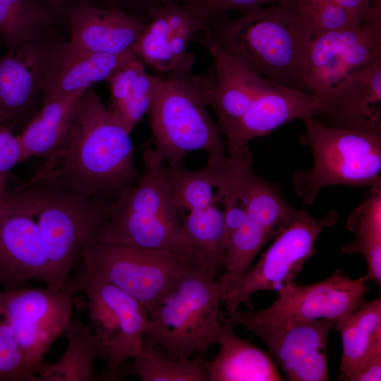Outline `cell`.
I'll return each instance as SVG.
<instances>
[{
  "mask_svg": "<svg viewBox=\"0 0 381 381\" xmlns=\"http://www.w3.org/2000/svg\"><path fill=\"white\" fill-rule=\"evenodd\" d=\"M131 133L87 89L66 141L29 180H45L88 200L111 203L137 181Z\"/></svg>",
  "mask_w": 381,
  "mask_h": 381,
  "instance_id": "obj_1",
  "label": "cell"
},
{
  "mask_svg": "<svg viewBox=\"0 0 381 381\" xmlns=\"http://www.w3.org/2000/svg\"><path fill=\"white\" fill-rule=\"evenodd\" d=\"M247 70L276 84L303 90L313 36L294 3L274 4L210 19L200 32Z\"/></svg>",
  "mask_w": 381,
  "mask_h": 381,
  "instance_id": "obj_2",
  "label": "cell"
},
{
  "mask_svg": "<svg viewBox=\"0 0 381 381\" xmlns=\"http://www.w3.org/2000/svg\"><path fill=\"white\" fill-rule=\"evenodd\" d=\"M215 80L214 66L200 75L187 71L162 75L147 113L150 145L169 166H182L190 152L198 150L207 152L209 159L225 157L222 133L206 109Z\"/></svg>",
  "mask_w": 381,
  "mask_h": 381,
  "instance_id": "obj_3",
  "label": "cell"
},
{
  "mask_svg": "<svg viewBox=\"0 0 381 381\" xmlns=\"http://www.w3.org/2000/svg\"><path fill=\"white\" fill-rule=\"evenodd\" d=\"M14 190L36 221L48 262V286L67 287L82 249L96 242L110 203L83 198L45 180H28Z\"/></svg>",
  "mask_w": 381,
  "mask_h": 381,
  "instance_id": "obj_4",
  "label": "cell"
},
{
  "mask_svg": "<svg viewBox=\"0 0 381 381\" xmlns=\"http://www.w3.org/2000/svg\"><path fill=\"white\" fill-rule=\"evenodd\" d=\"M221 298L216 277L193 265L149 313L144 346L173 359L203 353L218 341Z\"/></svg>",
  "mask_w": 381,
  "mask_h": 381,
  "instance_id": "obj_5",
  "label": "cell"
},
{
  "mask_svg": "<svg viewBox=\"0 0 381 381\" xmlns=\"http://www.w3.org/2000/svg\"><path fill=\"white\" fill-rule=\"evenodd\" d=\"M303 121L298 141L310 147L314 163L294 172V192L305 204L326 186L381 185V134L328 126L313 116Z\"/></svg>",
  "mask_w": 381,
  "mask_h": 381,
  "instance_id": "obj_6",
  "label": "cell"
},
{
  "mask_svg": "<svg viewBox=\"0 0 381 381\" xmlns=\"http://www.w3.org/2000/svg\"><path fill=\"white\" fill-rule=\"evenodd\" d=\"M81 273L99 277L133 297L149 313L194 265L171 252L94 242L80 258Z\"/></svg>",
  "mask_w": 381,
  "mask_h": 381,
  "instance_id": "obj_7",
  "label": "cell"
},
{
  "mask_svg": "<svg viewBox=\"0 0 381 381\" xmlns=\"http://www.w3.org/2000/svg\"><path fill=\"white\" fill-rule=\"evenodd\" d=\"M339 219L335 210L322 219L308 212L287 224L275 237L260 259L241 277L231 282L222 293L226 313H232L241 303L252 308V296L260 291H278L294 283L306 262L317 253L315 242L326 227Z\"/></svg>",
  "mask_w": 381,
  "mask_h": 381,
  "instance_id": "obj_8",
  "label": "cell"
},
{
  "mask_svg": "<svg viewBox=\"0 0 381 381\" xmlns=\"http://www.w3.org/2000/svg\"><path fill=\"white\" fill-rule=\"evenodd\" d=\"M68 286L83 294L91 327L102 348V358L111 373L144 349L149 315L131 296L99 277L80 273Z\"/></svg>",
  "mask_w": 381,
  "mask_h": 381,
  "instance_id": "obj_9",
  "label": "cell"
},
{
  "mask_svg": "<svg viewBox=\"0 0 381 381\" xmlns=\"http://www.w3.org/2000/svg\"><path fill=\"white\" fill-rule=\"evenodd\" d=\"M73 294L68 286L0 290V305L36 381L45 353L73 318Z\"/></svg>",
  "mask_w": 381,
  "mask_h": 381,
  "instance_id": "obj_10",
  "label": "cell"
},
{
  "mask_svg": "<svg viewBox=\"0 0 381 381\" xmlns=\"http://www.w3.org/2000/svg\"><path fill=\"white\" fill-rule=\"evenodd\" d=\"M224 315H221V321L241 325L264 342L288 380H329L327 339L335 321L293 319L266 323L248 318L238 308Z\"/></svg>",
  "mask_w": 381,
  "mask_h": 381,
  "instance_id": "obj_11",
  "label": "cell"
},
{
  "mask_svg": "<svg viewBox=\"0 0 381 381\" xmlns=\"http://www.w3.org/2000/svg\"><path fill=\"white\" fill-rule=\"evenodd\" d=\"M381 59V18L313 37L305 86L322 102L352 73Z\"/></svg>",
  "mask_w": 381,
  "mask_h": 381,
  "instance_id": "obj_12",
  "label": "cell"
},
{
  "mask_svg": "<svg viewBox=\"0 0 381 381\" xmlns=\"http://www.w3.org/2000/svg\"><path fill=\"white\" fill-rule=\"evenodd\" d=\"M368 291L363 277L352 279L337 270L325 279L310 285L288 284L277 291L279 296L270 306L244 313L266 323L293 319L336 321L365 303Z\"/></svg>",
  "mask_w": 381,
  "mask_h": 381,
  "instance_id": "obj_13",
  "label": "cell"
},
{
  "mask_svg": "<svg viewBox=\"0 0 381 381\" xmlns=\"http://www.w3.org/2000/svg\"><path fill=\"white\" fill-rule=\"evenodd\" d=\"M321 102L313 94L272 83L253 102L240 122L227 135L228 155L253 162L248 143L296 119L318 117Z\"/></svg>",
  "mask_w": 381,
  "mask_h": 381,
  "instance_id": "obj_14",
  "label": "cell"
},
{
  "mask_svg": "<svg viewBox=\"0 0 381 381\" xmlns=\"http://www.w3.org/2000/svg\"><path fill=\"white\" fill-rule=\"evenodd\" d=\"M71 39L67 43L80 50L125 55L135 46L150 22V16L115 7L82 5L69 16Z\"/></svg>",
  "mask_w": 381,
  "mask_h": 381,
  "instance_id": "obj_15",
  "label": "cell"
},
{
  "mask_svg": "<svg viewBox=\"0 0 381 381\" xmlns=\"http://www.w3.org/2000/svg\"><path fill=\"white\" fill-rule=\"evenodd\" d=\"M380 103L381 59L337 85L318 117L328 126L381 134Z\"/></svg>",
  "mask_w": 381,
  "mask_h": 381,
  "instance_id": "obj_16",
  "label": "cell"
},
{
  "mask_svg": "<svg viewBox=\"0 0 381 381\" xmlns=\"http://www.w3.org/2000/svg\"><path fill=\"white\" fill-rule=\"evenodd\" d=\"M31 42L0 56V124L27 123L38 111L48 60Z\"/></svg>",
  "mask_w": 381,
  "mask_h": 381,
  "instance_id": "obj_17",
  "label": "cell"
},
{
  "mask_svg": "<svg viewBox=\"0 0 381 381\" xmlns=\"http://www.w3.org/2000/svg\"><path fill=\"white\" fill-rule=\"evenodd\" d=\"M201 34L199 42L214 62L216 80L210 106L216 113L222 134L227 136L255 99L273 82L247 70L208 36Z\"/></svg>",
  "mask_w": 381,
  "mask_h": 381,
  "instance_id": "obj_18",
  "label": "cell"
},
{
  "mask_svg": "<svg viewBox=\"0 0 381 381\" xmlns=\"http://www.w3.org/2000/svg\"><path fill=\"white\" fill-rule=\"evenodd\" d=\"M96 242L166 250L193 262L181 220L118 211L110 204Z\"/></svg>",
  "mask_w": 381,
  "mask_h": 381,
  "instance_id": "obj_19",
  "label": "cell"
},
{
  "mask_svg": "<svg viewBox=\"0 0 381 381\" xmlns=\"http://www.w3.org/2000/svg\"><path fill=\"white\" fill-rule=\"evenodd\" d=\"M133 54L92 52L66 44L47 63L42 86L44 95L86 90L108 80Z\"/></svg>",
  "mask_w": 381,
  "mask_h": 381,
  "instance_id": "obj_20",
  "label": "cell"
},
{
  "mask_svg": "<svg viewBox=\"0 0 381 381\" xmlns=\"http://www.w3.org/2000/svg\"><path fill=\"white\" fill-rule=\"evenodd\" d=\"M219 350L205 360L208 381H281L283 380L270 355L234 333L235 325L221 321Z\"/></svg>",
  "mask_w": 381,
  "mask_h": 381,
  "instance_id": "obj_21",
  "label": "cell"
},
{
  "mask_svg": "<svg viewBox=\"0 0 381 381\" xmlns=\"http://www.w3.org/2000/svg\"><path fill=\"white\" fill-rule=\"evenodd\" d=\"M85 91L45 97L42 108L18 135L24 160L39 157L45 161L61 149L68 136L77 102Z\"/></svg>",
  "mask_w": 381,
  "mask_h": 381,
  "instance_id": "obj_22",
  "label": "cell"
},
{
  "mask_svg": "<svg viewBox=\"0 0 381 381\" xmlns=\"http://www.w3.org/2000/svg\"><path fill=\"white\" fill-rule=\"evenodd\" d=\"M161 78L149 74L143 62L133 54L108 79L109 109L131 133L148 112Z\"/></svg>",
  "mask_w": 381,
  "mask_h": 381,
  "instance_id": "obj_23",
  "label": "cell"
},
{
  "mask_svg": "<svg viewBox=\"0 0 381 381\" xmlns=\"http://www.w3.org/2000/svg\"><path fill=\"white\" fill-rule=\"evenodd\" d=\"M341 335L342 354L338 380L350 381L359 365L381 349V299L365 301L358 309L334 322Z\"/></svg>",
  "mask_w": 381,
  "mask_h": 381,
  "instance_id": "obj_24",
  "label": "cell"
},
{
  "mask_svg": "<svg viewBox=\"0 0 381 381\" xmlns=\"http://www.w3.org/2000/svg\"><path fill=\"white\" fill-rule=\"evenodd\" d=\"M233 167L234 160L227 155L221 160L208 159L197 170L164 164L162 169L181 210L191 211L218 204Z\"/></svg>",
  "mask_w": 381,
  "mask_h": 381,
  "instance_id": "obj_25",
  "label": "cell"
},
{
  "mask_svg": "<svg viewBox=\"0 0 381 381\" xmlns=\"http://www.w3.org/2000/svg\"><path fill=\"white\" fill-rule=\"evenodd\" d=\"M181 212L183 232L192 253L194 266L212 277L224 267L226 243L222 211L217 204Z\"/></svg>",
  "mask_w": 381,
  "mask_h": 381,
  "instance_id": "obj_26",
  "label": "cell"
},
{
  "mask_svg": "<svg viewBox=\"0 0 381 381\" xmlns=\"http://www.w3.org/2000/svg\"><path fill=\"white\" fill-rule=\"evenodd\" d=\"M64 333L67 346L54 363H44L37 381H93L97 380L95 363L102 356V345L90 327L72 318Z\"/></svg>",
  "mask_w": 381,
  "mask_h": 381,
  "instance_id": "obj_27",
  "label": "cell"
},
{
  "mask_svg": "<svg viewBox=\"0 0 381 381\" xmlns=\"http://www.w3.org/2000/svg\"><path fill=\"white\" fill-rule=\"evenodd\" d=\"M347 229L354 234L351 242L341 248L342 253L361 254L365 260L368 281L381 284V185L370 187L369 193L349 215Z\"/></svg>",
  "mask_w": 381,
  "mask_h": 381,
  "instance_id": "obj_28",
  "label": "cell"
},
{
  "mask_svg": "<svg viewBox=\"0 0 381 381\" xmlns=\"http://www.w3.org/2000/svg\"><path fill=\"white\" fill-rule=\"evenodd\" d=\"M133 359L130 373L142 381H208L201 356L173 359L157 347L144 346Z\"/></svg>",
  "mask_w": 381,
  "mask_h": 381,
  "instance_id": "obj_29",
  "label": "cell"
},
{
  "mask_svg": "<svg viewBox=\"0 0 381 381\" xmlns=\"http://www.w3.org/2000/svg\"><path fill=\"white\" fill-rule=\"evenodd\" d=\"M48 19L35 0H0V37L9 50L30 42Z\"/></svg>",
  "mask_w": 381,
  "mask_h": 381,
  "instance_id": "obj_30",
  "label": "cell"
},
{
  "mask_svg": "<svg viewBox=\"0 0 381 381\" xmlns=\"http://www.w3.org/2000/svg\"><path fill=\"white\" fill-rule=\"evenodd\" d=\"M293 3L313 38L368 21L352 11L320 0H293Z\"/></svg>",
  "mask_w": 381,
  "mask_h": 381,
  "instance_id": "obj_31",
  "label": "cell"
},
{
  "mask_svg": "<svg viewBox=\"0 0 381 381\" xmlns=\"http://www.w3.org/2000/svg\"><path fill=\"white\" fill-rule=\"evenodd\" d=\"M0 381H36L26 368L6 315L0 305Z\"/></svg>",
  "mask_w": 381,
  "mask_h": 381,
  "instance_id": "obj_32",
  "label": "cell"
},
{
  "mask_svg": "<svg viewBox=\"0 0 381 381\" xmlns=\"http://www.w3.org/2000/svg\"><path fill=\"white\" fill-rule=\"evenodd\" d=\"M205 24L214 17L226 15L231 11L242 13L263 6L268 3L290 4L293 0H181Z\"/></svg>",
  "mask_w": 381,
  "mask_h": 381,
  "instance_id": "obj_33",
  "label": "cell"
},
{
  "mask_svg": "<svg viewBox=\"0 0 381 381\" xmlns=\"http://www.w3.org/2000/svg\"><path fill=\"white\" fill-rule=\"evenodd\" d=\"M24 161L18 135L4 124H0V193L4 194L5 181L8 172Z\"/></svg>",
  "mask_w": 381,
  "mask_h": 381,
  "instance_id": "obj_34",
  "label": "cell"
},
{
  "mask_svg": "<svg viewBox=\"0 0 381 381\" xmlns=\"http://www.w3.org/2000/svg\"><path fill=\"white\" fill-rule=\"evenodd\" d=\"M225 243L244 224L247 210L244 202L232 190H229L222 199Z\"/></svg>",
  "mask_w": 381,
  "mask_h": 381,
  "instance_id": "obj_35",
  "label": "cell"
},
{
  "mask_svg": "<svg viewBox=\"0 0 381 381\" xmlns=\"http://www.w3.org/2000/svg\"><path fill=\"white\" fill-rule=\"evenodd\" d=\"M352 11L366 20L381 18V0H320Z\"/></svg>",
  "mask_w": 381,
  "mask_h": 381,
  "instance_id": "obj_36",
  "label": "cell"
},
{
  "mask_svg": "<svg viewBox=\"0 0 381 381\" xmlns=\"http://www.w3.org/2000/svg\"><path fill=\"white\" fill-rule=\"evenodd\" d=\"M381 380V349L368 356L356 369L350 381Z\"/></svg>",
  "mask_w": 381,
  "mask_h": 381,
  "instance_id": "obj_37",
  "label": "cell"
},
{
  "mask_svg": "<svg viewBox=\"0 0 381 381\" xmlns=\"http://www.w3.org/2000/svg\"><path fill=\"white\" fill-rule=\"evenodd\" d=\"M164 0H116L114 6L118 8L119 3L129 4L134 6L138 14L147 15L150 11L162 4Z\"/></svg>",
  "mask_w": 381,
  "mask_h": 381,
  "instance_id": "obj_38",
  "label": "cell"
},
{
  "mask_svg": "<svg viewBox=\"0 0 381 381\" xmlns=\"http://www.w3.org/2000/svg\"><path fill=\"white\" fill-rule=\"evenodd\" d=\"M49 2L52 3V4L55 5H60L62 3L65 2L67 0H47Z\"/></svg>",
  "mask_w": 381,
  "mask_h": 381,
  "instance_id": "obj_39",
  "label": "cell"
},
{
  "mask_svg": "<svg viewBox=\"0 0 381 381\" xmlns=\"http://www.w3.org/2000/svg\"><path fill=\"white\" fill-rule=\"evenodd\" d=\"M5 194H6V193H4V194L0 193V203H1V201L3 197L4 196Z\"/></svg>",
  "mask_w": 381,
  "mask_h": 381,
  "instance_id": "obj_40",
  "label": "cell"
},
{
  "mask_svg": "<svg viewBox=\"0 0 381 381\" xmlns=\"http://www.w3.org/2000/svg\"><path fill=\"white\" fill-rule=\"evenodd\" d=\"M176 1H179V2H181V0H176Z\"/></svg>",
  "mask_w": 381,
  "mask_h": 381,
  "instance_id": "obj_41",
  "label": "cell"
}]
</instances>
